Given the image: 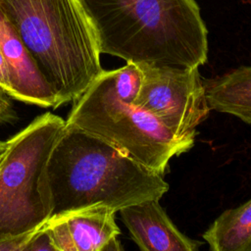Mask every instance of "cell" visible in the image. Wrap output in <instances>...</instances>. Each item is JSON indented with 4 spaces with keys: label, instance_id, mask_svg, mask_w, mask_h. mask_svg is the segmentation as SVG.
Listing matches in <instances>:
<instances>
[{
    "label": "cell",
    "instance_id": "1",
    "mask_svg": "<svg viewBox=\"0 0 251 251\" xmlns=\"http://www.w3.org/2000/svg\"><path fill=\"white\" fill-rule=\"evenodd\" d=\"M101 54L126 63L200 67L208 30L195 0H80Z\"/></svg>",
    "mask_w": 251,
    "mask_h": 251
},
{
    "label": "cell",
    "instance_id": "2",
    "mask_svg": "<svg viewBox=\"0 0 251 251\" xmlns=\"http://www.w3.org/2000/svg\"><path fill=\"white\" fill-rule=\"evenodd\" d=\"M46 173L52 215L95 204L118 212L131 204L160 200L169 190L163 175L69 125L51 150Z\"/></svg>",
    "mask_w": 251,
    "mask_h": 251
},
{
    "label": "cell",
    "instance_id": "3",
    "mask_svg": "<svg viewBox=\"0 0 251 251\" xmlns=\"http://www.w3.org/2000/svg\"><path fill=\"white\" fill-rule=\"evenodd\" d=\"M0 11L60 106L79 97L103 71L97 36L80 0H0Z\"/></svg>",
    "mask_w": 251,
    "mask_h": 251
},
{
    "label": "cell",
    "instance_id": "4",
    "mask_svg": "<svg viewBox=\"0 0 251 251\" xmlns=\"http://www.w3.org/2000/svg\"><path fill=\"white\" fill-rule=\"evenodd\" d=\"M73 102L66 125L101 138L157 174L163 175L174 156L194 144L177 138L152 114L124 99L109 71L103 70Z\"/></svg>",
    "mask_w": 251,
    "mask_h": 251
},
{
    "label": "cell",
    "instance_id": "5",
    "mask_svg": "<svg viewBox=\"0 0 251 251\" xmlns=\"http://www.w3.org/2000/svg\"><path fill=\"white\" fill-rule=\"evenodd\" d=\"M66 120L43 113L6 140L0 163V240L39 228L52 216L46 167Z\"/></svg>",
    "mask_w": 251,
    "mask_h": 251
},
{
    "label": "cell",
    "instance_id": "6",
    "mask_svg": "<svg viewBox=\"0 0 251 251\" xmlns=\"http://www.w3.org/2000/svg\"><path fill=\"white\" fill-rule=\"evenodd\" d=\"M138 66L142 79L133 103L177 138L194 140L196 126L210 112L199 67Z\"/></svg>",
    "mask_w": 251,
    "mask_h": 251
},
{
    "label": "cell",
    "instance_id": "7",
    "mask_svg": "<svg viewBox=\"0 0 251 251\" xmlns=\"http://www.w3.org/2000/svg\"><path fill=\"white\" fill-rule=\"evenodd\" d=\"M116 210L95 204L52 215L41 228L54 251H120Z\"/></svg>",
    "mask_w": 251,
    "mask_h": 251
},
{
    "label": "cell",
    "instance_id": "8",
    "mask_svg": "<svg viewBox=\"0 0 251 251\" xmlns=\"http://www.w3.org/2000/svg\"><path fill=\"white\" fill-rule=\"evenodd\" d=\"M0 51L8 65L13 99L42 108H58V96L31 54L0 11Z\"/></svg>",
    "mask_w": 251,
    "mask_h": 251
},
{
    "label": "cell",
    "instance_id": "9",
    "mask_svg": "<svg viewBox=\"0 0 251 251\" xmlns=\"http://www.w3.org/2000/svg\"><path fill=\"white\" fill-rule=\"evenodd\" d=\"M132 240L143 251H195L202 242L184 235L159 200H146L119 210Z\"/></svg>",
    "mask_w": 251,
    "mask_h": 251
},
{
    "label": "cell",
    "instance_id": "10",
    "mask_svg": "<svg viewBox=\"0 0 251 251\" xmlns=\"http://www.w3.org/2000/svg\"><path fill=\"white\" fill-rule=\"evenodd\" d=\"M203 83L210 110L227 113L251 124V66L237 68Z\"/></svg>",
    "mask_w": 251,
    "mask_h": 251
},
{
    "label": "cell",
    "instance_id": "11",
    "mask_svg": "<svg viewBox=\"0 0 251 251\" xmlns=\"http://www.w3.org/2000/svg\"><path fill=\"white\" fill-rule=\"evenodd\" d=\"M203 238L213 251H251V199L224 211Z\"/></svg>",
    "mask_w": 251,
    "mask_h": 251
},
{
    "label": "cell",
    "instance_id": "12",
    "mask_svg": "<svg viewBox=\"0 0 251 251\" xmlns=\"http://www.w3.org/2000/svg\"><path fill=\"white\" fill-rule=\"evenodd\" d=\"M37 229L0 240V251H26Z\"/></svg>",
    "mask_w": 251,
    "mask_h": 251
},
{
    "label": "cell",
    "instance_id": "13",
    "mask_svg": "<svg viewBox=\"0 0 251 251\" xmlns=\"http://www.w3.org/2000/svg\"><path fill=\"white\" fill-rule=\"evenodd\" d=\"M18 119L19 116L12 102V98L0 88V125H12Z\"/></svg>",
    "mask_w": 251,
    "mask_h": 251
},
{
    "label": "cell",
    "instance_id": "14",
    "mask_svg": "<svg viewBox=\"0 0 251 251\" xmlns=\"http://www.w3.org/2000/svg\"><path fill=\"white\" fill-rule=\"evenodd\" d=\"M41 250L54 251L47 233L40 226L37 229L34 236L32 237L30 243L28 244L26 251H41Z\"/></svg>",
    "mask_w": 251,
    "mask_h": 251
},
{
    "label": "cell",
    "instance_id": "15",
    "mask_svg": "<svg viewBox=\"0 0 251 251\" xmlns=\"http://www.w3.org/2000/svg\"><path fill=\"white\" fill-rule=\"evenodd\" d=\"M0 88L3 89L13 99V86L8 65L0 51Z\"/></svg>",
    "mask_w": 251,
    "mask_h": 251
},
{
    "label": "cell",
    "instance_id": "16",
    "mask_svg": "<svg viewBox=\"0 0 251 251\" xmlns=\"http://www.w3.org/2000/svg\"><path fill=\"white\" fill-rule=\"evenodd\" d=\"M6 149V141L0 140V151H4Z\"/></svg>",
    "mask_w": 251,
    "mask_h": 251
},
{
    "label": "cell",
    "instance_id": "17",
    "mask_svg": "<svg viewBox=\"0 0 251 251\" xmlns=\"http://www.w3.org/2000/svg\"><path fill=\"white\" fill-rule=\"evenodd\" d=\"M6 150V149H5ZM5 150L4 151H0V163H1V161H2V158H3V155H4V153H5Z\"/></svg>",
    "mask_w": 251,
    "mask_h": 251
}]
</instances>
